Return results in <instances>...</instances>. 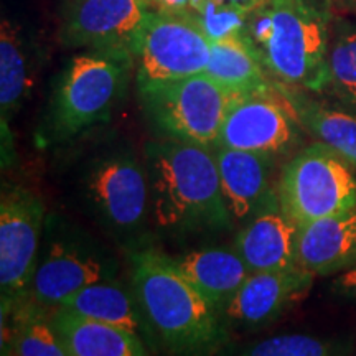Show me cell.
Segmentation results:
<instances>
[{"label": "cell", "mask_w": 356, "mask_h": 356, "mask_svg": "<svg viewBox=\"0 0 356 356\" xmlns=\"http://www.w3.org/2000/svg\"><path fill=\"white\" fill-rule=\"evenodd\" d=\"M154 238L172 244L211 241L236 228L222 197L215 150L170 139L142 149Z\"/></svg>", "instance_id": "6da1fadb"}, {"label": "cell", "mask_w": 356, "mask_h": 356, "mask_svg": "<svg viewBox=\"0 0 356 356\" xmlns=\"http://www.w3.org/2000/svg\"><path fill=\"white\" fill-rule=\"evenodd\" d=\"M129 282L144 315L149 343L165 356H220L231 330L170 254L154 246L129 252Z\"/></svg>", "instance_id": "7a4b0ae2"}, {"label": "cell", "mask_w": 356, "mask_h": 356, "mask_svg": "<svg viewBox=\"0 0 356 356\" xmlns=\"http://www.w3.org/2000/svg\"><path fill=\"white\" fill-rule=\"evenodd\" d=\"M136 61L129 47L81 50L53 81L35 131L38 149H60L104 126L126 99Z\"/></svg>", "instance_id": "3957f363"}, {"label": "cell", "mask_w": 356, "mask_h": 356, "mask_svg": "<svg viewBox=\"0 0 356 356\" xmlns=\"http://www.w3.org/2000/svg\"><path fill=\"white\" fill-rule=\"evenodd\" d=\"M74 162L66 178L84 215L127 254L152 246L144 155L127 144H102Z\"/></svg>", "instance_id": "277c9868"}, {"label": "cell", "mask_w": 356, "mask_h": 356, "mask_svg": "<svg viewBox=\"0 0 356 356\" xmlns=\"http://www.w3.org/2000/svg\"><path fill=\"white\" fill-rule=\"evenodd\" d=\"M335 17L332 0H267L249 15L248 40L274 81L323 95Z\"/></svg>", "instance_id": "5b68a950"}, {"label": "cell", "mask_w": 356, "mask_h": 356, "mask_svg": "<svg viewBox=\"0 0 356 356\" xmlns=\"http://www.w3.org/2000/svg\"><path fill=\"white\" fill-rule=\"evenodd\" d=\"M118 275L119 262L108 246L68 218L47 215L30 299L56 309L86 286Z\"/></svg>", "instance_id": "8992f818"}, {"label": "cell", "mask_w": 356, "mask_h": 356, "mask_svg": "<svg viewBox=\"0 0 356 356\" xmlns=\"http://www.w3.org/2000/svg\"><path fill=\"white\" fill-rule=\"evenodd\" d=\"M147 122L159 139L215 149L226 114L239 95L207 73L137 89Z\"/></svg>", "instance_id": "52a82bcc"}, {"label": "cell", "mask_w": 356, "mask_h": 356, "mask_svg": "<svg viewBox=\"0 0 356 356\" xmlns=\"http://www.w3.org/2000/svg\"><path fill=\"white\" fill-rule=\"evenodd\" d=\"M275 191L284 211L305 226L356 207V170L327 145L314 140L280 167Z\"/></svg>", "instance_id": "ba28073f"}, {"label": "cell", "mask_w": 356, "mask_h": 356, "mask_svg": "<svg viewBox=\"0 0 356 356\" xmlns=\"http://www.w3.org/2000/svg\"><path fill=\"white\" fill-rule=\"evenodd\" d=\"M137 89L204 73L211 42L188 17L150 10L131 44Z\"/></svg>", "instance_id": "9c48e42d"}, {"label": "cell", "mask_w": 356, "mask_h": 356, "mask_svg": "<svg viewBox=\"0 0 356 356\" xmlns=\"http://www.w3.org/2000/svg\"><path fill=\"white\" fill-rule=\"evenodd\" d=\"M47 208L33 190L3 184L0 195V292L2 304L29 297L42 246Z\"/></svg>", "instance_id": "30bf717a"}, {"label": "cell", "mask_w": 356, "mask_h": 356, "mask_svg": "<svg viewBox=\"0 0 356 356\" xmlns=\"http://www.w3.org/2000/svg\"><path fill=\"white\" fill-rule=\"evenodd\" d=\"M304 134L289 101L274 84L270 91L239 96L233 102L216 147L266 154L282 160L302 149Z\"/></svg>", "instance_id": "8fae6325"}, {"label": "cell", "mask_w": 356, "mask_h": 356, "mask_svg": "<svg viewBox=\"0 0 356 356\" xmlns=\"http://www.w3.org/2000/svg\"><path fill=\"white\" fill-rule=\"evenodd\" d=\"M150 10L147 0H63L58 42L68 50L131 48Z\"/></svg>", "instance_id": "7c38bea8"}, {"label": "cell", "mask_w": 356, "mask_h": 356, "mask_svg": "<svg viewBox=\"0 0 356 356\" xmlns=\"http://www.w3.org/2000/svg\"><path fill=\"white\" fill-rule=\"evenodd\" d=\"M315 275L296 266L291 269L251 273L222 310L229 330H261L287 314L314 286Z\"/></svg>", "instance_id": "4fadbf2b"}, {"label": "cell", "mask_w": 356, "mask_h": 356, "mask_svg": "<svg viewBox=\"0 0 356 356\" xmlns=\"http://www.w3.org/2000/svg\"><path fill=\"white\" fill-rule=\"evenodd\" d=\"M221 190L236 226H243L273 200L277 191L279 159L248 150L215 147Z\"/></svg>", "instance_id": "5bb4252c"}, {"label": "cell", "mask_w": 356, "mask_h": 356, "mask_svg": "<svg viewBox=\"0 0 356 356\" xmlns=\"http://www.w3.org/2000/svg\"><path fill=\"white\" fill-rule=\"evenodd\" d=\"M300 226L280 207L277 195L239 226L233 246L251 273L291 269L297 266Z\"/></svg>", "instance_id": "9a60e30c"}, {"label": "cell", "mask_w": 356, "mask_h": 356, "mask_svg": "<svg viewBox=\"0 0 356 356\" xmlns=\"http://www.w3.org/2000/svg\"><path fill=\"white\" fill-rule=\"evenodd\" d=\"M275 86L289 101L305 134L343 157L356 170V108L277 81Z\"/></svg>", "instance_id": "2e32d148"}, {"label": "cell", "mask_w": 356, "mask_h": 356, "mask_svg": "<svg viewBox=\"0 0 356 356\" xmlns=\"http://www.w3.org/2000/svg\"><path fill=\"white\" fill-rule=\"evenodd\" d=\"M297 266L317 275H337L356 266V207L300 226Z\"/></svg>", "instance_id": "e0dca14e"}, {"label": "cell", "mask_w": 356, "mask_h": 356, "mask_svg": "<svg viewBox=\"0 0 356 356\" xmlns=\"http://www.w3.org/2000/svg\"><path fill=\"white\" fill-rule=\"evenodd\" d=\"M172 257L186 279L221 312L251 274L234 246L208 243Z\"/></svg>", "instance_id": "ac0fdd59"}, {"label": "cell", "mask_w": 356, "mask_h": 356, "mask_svg": "<svg viewBox=\"0 0 356 356\" xmlns=\"http://www.w3.org/2000/svg\"><path fill=\"white\" fill-rule=\"evenodd\" d=\"M40 71L38 50L10 19L0 25V115L10 122L30 99Z\"/></svg>", "instance_id": "d6986e66"}, {"label": "cell", "mask_w": 356, "mask_h": 356, "mask_svg": "<svg viewBox=\"0 0 356 356\" xmlns=\"http://www.w3.org/2000/svg\"><path fill=\"white\" fill-rule=\"evenodd\" d=\"M60 307L79 317L122 328L149 341L144 315L131 282L124 284L118 277L99 280L73 293Z\"/></svg>", "instance_id": "ffe728a7"}, {"label": "cell", "mask_w": 356, "mask_h": 356, "mask_svg": "<svg viewBox=\"0 0 356 356\" xmlns=\"http://www.w3.org/2000/svg\"><path fill=\"white\" fill-rule=\"evenodd\" d=\"M51 320L66 356H147L144 340L113 325L89 320L56 307Z\"/></svg>", "instance_id": "44dd1931"}, {"label": "cell", "mask_w": 356, "mask_h": 356, "mask_svg": "<svg viewBox=\"0 0 356 356\" xmlns=\"http://www.w3.org/2000/svg\"><path fill=\"white\" fill-rule=\"evenodd\" d=\"M2 346H10L15 356H66L51 309L30 297L2 304Z\"/></svg>", "instance_id": "7402d4cb"}, {"label": "cell", "mask_w": 356, "mask_h": 356, "mask_svg": "<svg viewBox=\"0 0 356 356\" xmlns=\"http://www.w3.org/2000/svg\"><path fill=\"white\" fill-rule=\"evenodd\" d=\"M204 73L239 96L270 91L275 84L248 38L211 42L210 63Z\"/></svg>", "instance_id": "603a6c76"}, {"label": "cell", "mask_w": 356, "mask_h": 356, "mask_svg": "<svg viewBox=\"0 0 356 356\" xmlns=\"http://www.w3.org/2000/svg\"><path fill=\"white\" fill-rule=\"evenodd\" d=\"M220 356H353L350 340L310 333H282L239 345H228Z\"/></svg>", "instance_id": "cb8c5ba5"}, {"label": "cell", "mask_w": 356, "mask_h": 356, "mask_svg": "<svg viewBox=\"0 0 356 356\" xmlns=\"http://www.w3.org/2000/svg\"><path fill=\"white\" fill-rule=\"evenodd\" d=\"M328 74L327 92L356 108V22L338 13L332 30Z\"/></svg>", "instance_id": "d4e9b609"}, {"label": "cell", "mask_w": 356, "mask_h": 356, "mask_svg": "<svg viewBox=\"0 0 356 356\" xmlns=\"http://www.w3.org/2000/svg\"><path fill=\"white\" fill-rule=\"evenodd\" d=\"M184 15L193 20L210 42L248 38L251 12L226 0H193Z\"/></svg>", "instance_id": "484cf974"}, {"label": "cell", "mask_w": 356, "mask_h": 356, "mask_svg": "<svg viewBox=\"0 0 356 356\" xmlns=\"http://www.w3.org/2000/svg\"><path fill=\"white\" fill-rule=\"evenodd\" d=\"M332 289L337 296L356 302V266L350 267L345 273L337 274L332 282Z\"/></svg>", "instance_id": "4316f807"}, {"label": "cell", "mask_w": 356, "mask_h": 356, "mask_svg": "<svg viewBox=\"0 0 356 356\" xmlns=\"http://www.w3.org/2000/svg\"><path fill=\"white\" fill-rule=\"evenodd\" d=\"M149 2L154 10L184 15V13L190 8L191 3H193V0H149Z\"/></svg>", "instance_id": "83f0119b"}, {"label": "cell", "mask_w": 356, "mask_h": 356, "mask_svg": "<svg viewBox=\"0 0 356 356\" xmlns=\"http://www.w3.org/2000/svg\"><path fill=\"white\" fill-rule=\"evenodd\" d=\"M226 2L234 3V6L241 7L248 12H252V10H256V8H259L262 3H266L267 0H226Z\"/></svg>", "instance_id": "f1b7e54d"}, {"label": "cell", "mask_w": 356, "mask_h": 356, "mask_svg": "<svg viewBox=\"0 0 356 356\" xmlns=\"http://www.w3.org/2000/svg\"><path fill=\"white\" fill-rule=\"evenodd\" d=\"M333 7L338 12H348V13H356V0H332Z\"/></svg>", "instance_id": "f546056e"}, {"label": "cell", "mask_w": 356, "mask_h": 356, "mask_svg": "<svg viewBox=\"0 0 356 356\" xmlns=\"http://www.w3.org/2000/svg\"><path fill=\"white\" fill-rule=\"evenodd\" d=\"M2 356H15L10 346H2Z\"/></svg>", "instance_id": "4dcf8cb0"}, {"label": "cell", "mask_w": 356, "mask_h": 356, "mask_svg": "<svg viewBox=\"0 0 356 356\" xmlns=\"http://www.w3.org/2000/svg\"><path fill=\"white\" fill-rule=\"evenodd\" d=\"M147 2H149V0H147ZM149 3H150V2H149Z\"/></svg>", "instance_id": "1f68e13d"}]
</instances>
